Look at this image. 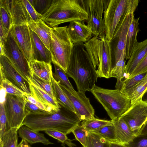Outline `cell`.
<instances>
[{
    "mask_svg": "<svg viewBox=\"0 0 147 147\" xmlns=\"http://www.w3.org/2000/svg\"><path fill=\"white\" fill-rule=\"evenodd\" d=\"M2 46L4 55L10 61L29 84L32 72L28 62L20 51L11 28L6 39Z\"/></svg>",
    "mask_w": 147,
    "mask_h": 147,
    "instance_id": "8",
    "label": "cell"
},
{
    "mask_svg": "<svg viewBox=\"0 0 147 147\" xmlns=\"http://www.w3.org/2000/svg\"><path fill=\"white\" fill-rule=\"evenodd\" d=\"M76 140L79 141L83 147H85L86 138L88 131L80 124L74 128L72 131Z\"/></svg>",
    "mask_w": 147,
    "mask_h": 147,
    "instance_id": "40",
    "label": "cell"
},
{
    "mask_svg": "<svg viewBox=\"0 0 147 147\" xmlns=\"http://www.w3.org/2000/svg\"><path fill=\"white\" fill-rule=\"evenodd\" d=\"M88 19L87 25L93 34L99 37L105 35L102 16L104 8V0H83Z\"/></svg>",
    "mask_w": 147,
    "mask_h": 147,
    "instance_id": "10",
    "label": "cell"
},
{
    "mask_svg": "<svg viewBox=\"0 0 147 147\" xmlns=\"http://www.w3.org/2000/svg\"><path fill=\"white\" fill-rule=\"evenodd\" d=\"M28 24L30 29L35 32L49 50L52 28L47 25L41 19L36 22L32 21Z\"/></svg>",
    "mask_w": 147,
    "mask_h": 147,
    "instance_id": "23",
    "label": "cell"
},
{
    "mask_svg": "<svg viewBox=\"0 0 147 147\" xmlns=\"http://www.w3.org/2000/svg\"><path fill=\"white\" fill-rule=\"evenodd\" d=\"M81 125L87 131H92L106 126L113 125L112 120H108L95 118L82 121Z\"/></svg>",
    "mask_w": 147,
    "mask_h": 147,
    "instance_id": "32",
    "label": "cell"
},
{
    "mask_svg": "<svg viewBox=\"0 0 147 147\" xmlns=\"http://www.w3.org/2000/svg\"><path fill=\"white\" fill-rule=\"evenodd\" d=\"M0 76L8 79L27 94H31L29 84L4 55L0 56Z\"/></svg>",
    "mask_w": 147,
    "mask_h": 147,
    "instance_id": "14",
    "label": "cell"
},
{
    "mask_svg": "<svg viewBox=\"0 0 147 147\" xmlns=\"http://www.w3.org/2000/svg\"><path fill=\"white\" fill-rule=\"evenodd\" d=\"M59 84L70 100L80 121L94 118V109L90 103L89 98L87 97L85 93L79 91H72Z\"/></svg>",
    "mask_w": 147,
    "mask_h": 147,
    "instance_id": "11",
    "label": "cell"
},
{
    "mask_svg": "<svg viewBox=\"0 0 147 147\" xmlns=\"http://www.w3.org/2000/svg\"><path fill=\"white\" fill-rule=\"evenodd\" d=\"M142 100L147 102V90L143 95L142 98Z\"/></svg>",
    "mask_w": 147,
    "mask_h": 147,
    "instance_id": "51",
    "label": "cell"
},
{
    "mask_svg": "<svg viewBox=\"0 0 147 147\" xmlns=\"http://www.w3.org/2000/svg\"><path fill=\"white\" fill-rule=\"evenodd\" d=\"M110 142L99 134L88 131L85 147H109Z\"/></svg>",
    "mask_w": 147,
    "mask_h": 147,
    "instance_id": "31",
    "label": "cell"
},
{
    "mask_svg": "<svg viewBox=\"0 0 147 147\" xmlns=\"http://www.w3.org/2000/svg\"><path fill=\"white\" fill-rule=\"evenodd\" d=\"M84 48L96 70L98 77L109 78L112 67L110 42L105 35L94 36L84 43Z\"/></svg>",
    "mask_w": 147,
    "mask_h": 147,
    "instance_id": "5",
    "label": "cell"
},
{
    "mask_svg": "<svg viewBox=\"0 0 147 147\" xmlns=\"http://www.w3.org/2000/svg\"><path fill=\"white\" fill-rule=\"evenodd\" d=\"M44 131L49 136L57 140L62 143L66 144L69 147H74L76 146L72 142V140L67 138L66 134L61 131L52 129L46 130Z\"/></svg>",
    "mask_w": 147,
    "mask_h": 147,
    "instance_id": "37",
    "label": "cell"
},
{
    "mask_svg": "<svg viewBox=\"0 0 147 147\" xmlns=\"http://www.w3.org/2000/svg\"><path fill=\"white\" fill-rule=\"evenodd\" d=\"M24 97L26 100L44 111H48L51 113H54L58 111L41 103L35 98L31 94H27Z\"/></svg>",
    "mask_w": 147,
    "mask_h": 147,
    "instance_id": "44",
    "label": "cell"
},
{
    "mask_svg": "<svg viewBox=\"0 0 147 147\" xmlns=\"http://www.w3.org/2000/svg\"><path fill=\"white\" fill-rule=\"evenodd\" d=\"M146 72H147V53L131 74L125 79H129L136 75Z\"/></svg>",
    "mask_w": 147,
    "mask_h": 147,
    "instance_id": "45",
    "label": "cell"
},
{
    "mask_svg": "<svg viewBox=\"0 0 147 147\" xmlns=\"http://www.w3.org/2000/svg\"><path fill=\"white\" fill-rule=\"evenodd\" d=\"M109 147H129L128 145L122 144L117 142H110Z\"/></svg>",
    "mask_w": 147,
    "mask_h": 147,
    "instance_id": "49",
    "label": "cell"
},
{
    "mask_svg": "<svg viewBox=\"0 0 147 147\" xmlns=\"http://www.w3.org/2000/svg\"><path fill=\"white\" fill-rule=\"evenodd\" d=\"M19 129L11 128L0 138V147H19L18 131Z\"/></svg>",
    "mask_w": 147,
    "mask_h": 147,
    "instance_id": "29",
    "label": "cell"
},
{
    "mask_svg": "<svg viewBox=\"0 0 147 147\" xmlns=\"http://www.w3.org/2000/svg\"><path fill=\"white\" fill-rule=\"evenodd\" d=\"M147 53V39L138 42L135 47L126 65L124 77L126 79L131 74Z\"/></svg>",
    "mask_w": 147,
    "mask_h": 147,
    "instance_id": "20",
    "label": "cell"
},
{
    "mask_svg": "<svg viewBox=\"0 0 147 147\" xmlns=\"http://www.w3.org/2000/svg\"><path fill=\"white\" fill-rule=\"evenodd\" d=\"M121 117L137 136L147 120V102L142 100L134 103Z\"/></svg>",
    "mask_w": 147,
    "mask_h": 147,
    "instance_id": "12",
    "label": "cell"
},
{
    "mask_svg": "<svg viewBox=\"0 0 147 147\" xmlns=\"http://www.w3.org/2000/svg\"><path fill=\"white\" fill-rule=\"evenodd\" d=\"M0 84L1 89L5 90L6 93L23 96H24L27 94L8 79L1 76Z\"/></svg>",
    "mask_w": 147,
    "mask_h": 147,
    "instance_id": "33",
    "label": "cell"
},
{
    "mask_svg": "<svg viewBox=\"0 0 147 147\" xmlns=\"http://www.w3.org/2000/svg\"><path fill=\"white\" fill-rule=\"evenodd\" d=\"M29 87L31 94L37 100L56 111L59 110L61 106L57 100L30 82Z\"/></svg>",
    "mask_w": 147,
    "mask_h": 147,
    "instance_id": "24",
    "label": "cell"
},
{
    "mask_svg": "<svg viewBox=\"0 0 147 147\" xmlns=\"http://www.w3.org/2000/svg\"><path fill=\"white\" fill-rule=\"evenodd\" d=\"M147 134V120L140 130L137 136H140Z\"/></svg>",
    "mask_w": 147,
    "mask_h": 147,
    "instance_id": "48",
    "label": "cell"
},
{
    "mask_svg": "<svg viewBox=\"0 0 147 147\" xmlns=\"http://www.w3.org/2000/svg\"><path fill=\"white\" fill-rule=\"evenodd\" d=\"M0 4L6 9L11 18L13 25H22L33 21L22 0H0Z\"/></svg>",
    "mask_w": 147,
    "mask_h": 147,
    "instance_id": "15",
    "label": "cell"
},
{
    "mask_svg": "<svg viewBox=\"0 0 147 147\" xmlns=\"http://www.w3.org/2000/svg\"><path fill=\"white\" fill-rule=\"evenodd\" d=\"M27 10L33 21L37 22L41 19V15L38 13L28 0H22Z\"/></svg>",
    "mask_w": 147,
    "mask_h": 147,
    "instance_id": "43",
    "label": "cell"
},
{
    "mask_svg": "<svg viewBox=\"0 0 147 147\" xmlns=\"http://www.w3.org/2000/svg\"><path fill=\"white\" fill-rule=\"evenodd\" d=\"M128 145L129 147H147V134L136 136Z\"/></svg>",
    "mask_w": 147,
    "mask_h": 147,
    "instance_id": "46",
    "label": "cell"
},
{
    "mask_svg": "<svg viewBox=\"0 0 147 147\" xmlns=\"http://www.w3.org/2000/svg\"><path fill=\"white\" fill-rule=\"evenodd\" d=\"M146 76L147 72L139 74L129 79L123 80L120 90L123 93H124L138 84Z\"/></svg>",
    "mask_w": 147,
    "mask_h": 147,
    "instance_id": "35",
    "label": "cell"
},
{
    "mask_svg": "<svg viewBox=\"0 0 147 147\" xmlns=\"http://www.w3.org/2000/svg\"><path fill=\"white\" fill-rule=\"evenodd\" d=\"M134 13H130L127 15L117 32L110 42L112 68L119 60L123 53H125L127 36Z\"/></svg>",
    "mask_w": 147,
    "mask_h": 147,
    "instance_id": "13",
    "label": "cell"
},
{
    "mask_svg": "<svg viewBox=\"0 0 147 147\" xmlns=\"http://www.w3.org/2000/svg\"><path fill=\"white\" fill-rule=\"evenodd\" d=\"M125 59V53L123 52L120 59L111 70L110 77L115 78L117 79L115 86L116 89L121 90L122 86L126 67Z\"/></svg>",
    "mask_w": 147,
    "mask_h": 147,
    "instance_id": "27",
    "label": "cell"
},
{
    "mask_svg": "<svg viewBox=\"0 0 147 147\" xmlns=\"http://www.w3.org/2000/svg\"><path fill=\"white\" fill-rule=\"evenodd\" d=\"M30 81L49 94L54 99L57 100L52 82L48 81L43 80L33 72H32L31 77Z\"/></svg>",
    "mask_w": 147,
    "mask_h": 147,
    "instance_id": "30",
    "label": "cell"
},
{
    "mask_svg": "<svg viewBox=\"0 0 147 147\" xmlns=\"http://www.w3.org/2000/svg\"><path fill=\"white\" fill-rule=\"evenodd\" d=\"M28 63L32 72L43 80L52 82L53 72L51 63L33 59Z\"/></svg>",
    "mask_w": 147,
    "mask_h": 147,
    "instance_id": "25",
    "label": "cell"
},
{
    "mask_svg": "<svg viewBox=\"0 0 147 147\" xmlns=\"http://www.w3.org/2000/svg\"><path fill=\"white\" fill-rule=\"evenodd\" d=\"M139 0H105L104 17L105 33L110 42L127 15L134 13Z\"/></svg>",
    "mask_w": 147,
    "mask_h": 147,
    "instance_id": "4",
    "label": "cell"
},
{
    "mask_svg": "<svg viewBox=\"0 0 147 147\" xmlns=\"http://www.w3.org/2000/svg\"><path fill=\"white\" fill-rule=\"evenodd\" d=\"M56 98L59 104L65 109L75 113V109L70 100L60 86L59 83L53 78L51 79Z\"/></svg>",
    "mask_w": 147,
    "mask_h": 147,
    "instance_id": "28",
    "label": "cell"
},
{
    "mask_svg": "<svg viewBox=\"0 0 147 147\" xmlns=\"http://www.w3.org/2000/svg\"><path fill=\"white\" fill-rule=\"evenodd\" d=\"M10 129L6 114L4 102L0 103V138Z\"/></svg>",
    "mask_w": 147,
    "mask_h": 147,
    "instance_id": "38",
    "label": "cell"
},
{
    "mask_svg": "<svg viewBox=\"0 0 147 147\" xmlns=\"http://www.w3.org/2000/svg\"><path fill=\"white\" fill-rule=\"evenodd\" d=\"M0 22L2 25L8 31H9L13 25L12 19L10 16L6 9L2 5L0 4Z\"/></svg>",
    "mask_w": 147,
    "mask_h": 147,
    "instance_id": "39",
    "label": "cell"
},
{
    "mask_svg": "<svg viewBox=\"0 0 147 147\" xmlns=\"http://www.w3.org/2000/svg\"><path fill=\"white\" fill-rule=\"evenodd\" d=\"M18 133L20 137L31 144L38 143L45 145L54 144L46 138L43 134L34 130L25 125L22 126L19 129Z\"/></svg>",
    "mask_w": 147,
    "mask_h": 147,
    "instance_id": "22",
    "label": "cell"
},
{
    "mask_svg": "<svg viewBox=\"0 0 147 147\" xmlns=\"http://www.w3.org/2000/svg\"><path fill=\"white\" fill-rule=\"evenodd\" d=\"M147 90V76L134 87L123 93L131 100V105L142 100Z\"/></svg>",
    "mask_w": 147,
    "mask_h": 147,
    "instance_id": "26",
    "label": "cell"
},
{
    "mask_svg": "<svg viewBox=\"0 0 147 147\" xmlns=\"http://www.w3.org/2000/svg\"><path fill=\"white\" fill-rule=\"evenodd\" d=\"M36 11L42 14L49 7L52 0H29Z\"/></svg>",
    "mask_w": 147,
    "mask_h": 147,
    "instance_id": "41",
    "label": "cell"
},
{
    "mask_svg": "<svg viewBox=\"0 0 147 147\" xmlns=\"http://www.w3.org/2000/svg\"><path fill=\"white\" fill-rule=\"evenodd\" d=\"M67 76L72 78L78 91L84 93L90 92L98 78L96 69L86 50L84 43L74 44L67 71Z\"/></svg>",
    "mask_w": 147,
    "mask_h": 147,
    "instance_id": "1",
    "label": "cell"
},
{
    "mask_svg": "<svg viewBox=\"0 0 147 147\" xmlns=\"http://www.w3.org/2000/svg\"><path fill=\"white\" fill-rule=\"evenodd\" d=\"M54 71L53 73V76L54 79L60 84L70 90L73 91H75L66 73L58 65L55 64H54Z\"/></svg>",
    "mask_w": 147,
    "mask_h": 147,
    "instance_id": "34",
    "label": "cell"
},
{
    "mask_svg": "<svg viewBox=\"0 0 147 147\" xmlns=\"http://www.w3.org/2000/svg\"><path fill=\"white\" fill-rule=\"evenodd\" d=\"M85 21H74L67 26V30L72 42L74 45L84 43L91 38L92 32Z\"/></svg>",
    "mask_w": 147,
    "mask_h": 147,
    "instance_id": "17",
    "label": "cell"
},
{
    "mask_svg": "<svg viewBox=\"0 0 147 147\" xmlns=\"http://www.w3.org/2000/svg\"><path fill=\"white\" fill-rule=\"evenodd\" d=\"M90 92L112 121L121 117L131 106L130 99L120 89H107L95 85Z\"/></svg>",
    "mask_w": 147,
    "mask_h": 147,
    "instance_id": "6",
    "label": "cell"
},
{
    "mask_svg": "<svg viewBox=\"0 0 147 147\" xmlns=\"http://www.w3.org/2000/svg\"><path fill=\"white\" fill-rule=\"evenodd\" d=\"M56 112L46 115H29L22 125L37 131L54 129L67 135L80 124L76 113L61 106Z\"/></svg>",
    "mask_w": 147,
    "mask_h": 147,
    "instance_id": "2",
    "label": "cell"
},
{
    "mask_svg": "<svg viewBox=\"0 0 147 147\" xmlns=\"http://www.w3.org/2000/svg\"><path fill=\"white\" fill-rule=\"evenodd\" d=\"M67 26L52 28L49 50L52 63L58 65L65 73L74 44L67 30Z\"/></svg>",
    "mask_w": 147,
    "mask_h": 147,
    "instance_id": "7",
    "label": "cell"
},
{
    "mask_svg": "<svg viewBox=\"0 0 147 147\" xmlns=\"http://www.w3.org/2000/svg\"><path fill=\"white\" fill-rule=\"evenodd\" d=\"M0 43L3 45L4 42L6 39L9 31H8L4 28L0 22Z\"/></svg>",
    "mask_w": 147,
    "mask_h": 147,
    "instance_id": "47",
    "label": "cell"
},
{
    "mask_svg": "<svg viewBox=\"0 0 147 147\" xmlns=\"http://www.w3.org/2000/svg\"><path fill=\"white\" fill-rule=\"evenodd\" d=\"M139 18L140 17L136 18L134 13H133L127 36L125 49V59L126 60L130 58L138 42L137 36L140 30L138 27Z\"/></svg>",
    "mask_w": 147,
    "mask_h": 147,
    "instance_id": "21",
    "label": "cell"
},
{
    "mask_svg": "<svg viewBox=\"0 0 147 147\" xmlns=\"http://www.w3.org/2000/svg\"><path fill=\"white\" fill-rule=\"evenodd\" d=\"M88 19L83 0H53L41 19L52 28L62 23Z\"/></svg>",
    "mask_w": 147,
    "mask_h": 147,
    "instance_id": "3",
    "label": "cell"
},
{
    "mask_svg": "<svg viewBox=\"0 0 147 147\" xmlns=\"http://www.w3.org/2000/svg\"><path fill=\"white\" fill-rule=\"evenodd\" d=\"M19 147H31V146L26 141L22 139V140L19 144Z\"/></svg>",
    "mask_w": 147,
    "mask_h": 147,
    "instance_id": "50",
    "label": "cell"
},
{
    "mask_svg": "<svg viewBox=\"0 0 147 147\" xmlns=\"http://www.w3.org/2000/svg\"><path fill=\"white\" fill-rule=\"evenodd\" d=\"M11 29L20 51L29 63L33 60L30 28L28 24L13 25Z\"/></svg>",
    "mask_w": 147,
    "mask_h": 147,
    "instance_id": "16",
    "label": "cell"
},
{
    "mask_svg": "<svg viewBox=\"0 0 147 147\" xmlns=\"http://www.w3.org/2000/svg\"><path fill=\"white\" fill-rule=\"evenodd\" d=\"M90 131L98 134L109 142H116L113 125L104 126Z\"/></svg>",
    "mask_w": 147,
    "mask_h": 147,
    "instance_id": "36",
    "label": "cell"
},
{
    "mask_svg": "<svg viewBox=\"0 0 147 147\" xmlns=\"http://www.w3.org/2000/svg\"><path fill=\"white\" fill-rule=\"evenodd\" d=\"M30 31L33 59L47 63L52 62L51 55L49 50L30 28Z\"/></svg>",
    "mask_w": 147,
    "mask_h": 147,
    "instance_id": "18",
    "label": "cell"
},
{
    "mask_svg": "<svg viewBox=\"0 0 147 147\" xmlns=\"http://www.w3.org/2000/svg\"><path fill=\"white\" fill-rule=\"evenodd\" d=\"M112 121L114 127L116 142L129 145L136 136V134L131 131L121 117Z\"/></svg>",
    "mask_w": 147,
    "mask_h": 147,
    "instance_id": "19",
    "label": "cell"
},
{
    "mask_svg": "<svg viewBox=\"0 0 147 147\" xmlns=\"http://www.w3.org/2000/svg\"><path fill=\"white\" fill-rule=\"evenodd\" d=\"M25 108L28 115H46L51 113L41 109L26 99Z\"/></svg>",
    "mask_w": 147,
    "mask_h": 147,
    "instance_id": "42",
    "label": "cell"
},
{
    "mask_svg": "<svg viewBox=\"0 0 147 147\" xmlns=\"http://www.w3.org/2000/svg\"><path fill=\"white\" fill-rule=\"evenodd\" d=\"M24 96L6 93L4 107L9 129H19L28 115L25 110Z\"/></svg>",
    "mask_w": 147,
    "mask_h": 147,
    "instance_id": "9",
    "label": "cell"
},
{
    "mask_svg": "<svg viewBox=\"0 0 147 147\" xmlns=\"http://www.w3.org/2000/svg\"><path fill=\"white\" fill-rule=\"evenodd\" d=\"M0 56L4 55V50L3 46L0 43Z\"/></svg>",
    "mask_w": 147,
    "mask_h": 147,
    "instance_id": "52",
    "label": "cell"
}]
</instances>
